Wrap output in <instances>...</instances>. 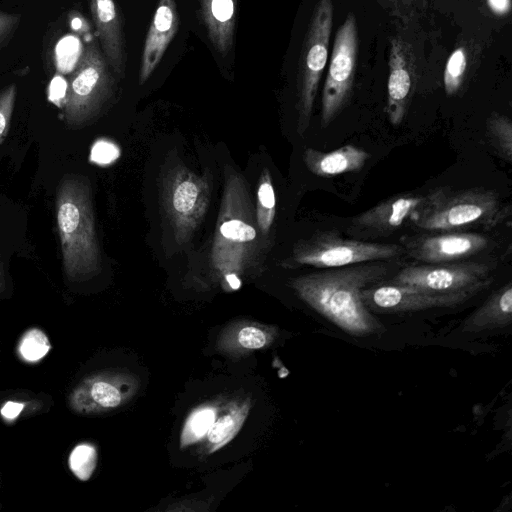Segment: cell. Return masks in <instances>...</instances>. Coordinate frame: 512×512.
I'll use <instances>...</instances> for the list:
<instances>
[{
  "label": "cell",
  "instance_id": "obj_1",
  "mask_svg": "<svg viewBox=\"0 0 512 512\" xmlns=\"http://www.w3.org/2000/svg\"><path fill=\"white\" fill-rule=\"evenodd\" d=\"M395 268L392 260L365 262L291 280L297 295L327 320L353 336L379 332L381 323L362 300V291L384 280Z\"/></svg>",
  "mask_w": 512,
  "mask_h": 512
},
{
  "label": "cell",
  "instance_id": "obj_2",
  "mask_svg": "<svg viewBox=\"0 0 512 512\" xmlns=\"http://www.w3.org/2000/svg\"><path fill=\"white\" fill-rule=\"evenodd\" d=\"M224 178L210 262L222 283L236 290L241 286L239 276L258 263L262 235L245 179L229 166Z\"/></svg>",
  "mask_w": 512,
  "mask_h": 512
},
{
  "label": "cell",
  "instance_id": "obj_3",
  "mask_svg": "<svg viewBox=\"0 0 512 512\" xmlns=\"http://www.w3.org/2000/svg\"><path fill=\"white\" fill-rule=\"evenodd\" d=\"M55 209L67 277L76 281L97 274L101 258L88 180L77 175L63 177L58 186Z\"/></svg>",
  "mask_w": 512,
  "mask_h": 512
},
{
  "label": "cell",
  "instance_id": "obj_4",
  "mask_svg": "<svg viewBox=\"0 0 512 512\" xmlns=\"http://www.w3.org/2000/svg\"><path fill=\"white\" fill-rule=\"evenodd\" d=\"M510 214V204L503 202L495 190L439 187L425 195L409 221L419 229L452 232L474 227L492 229Z\"/></svg>",
  "mask_w": 512,
  "mask_h": 512
},
{
  "label": "cell",
  "instance_id": "obj_5",
  "mask_svg": "<svg viewBox=\"0 0 512 512\" xmlns=\"http://www.w3.org/2000/svg\"><path fill=\"white\" fill-rule=\"evenodd\" d=\"M213 177L196 174L183 163L169 166L161 179V199L178 245L191 240L207 213Z\"/></svg>",
  "mask_w": 512,
  "mask_h": 512
},
{
  "label": "cell",
  "instance_id": "obj_6",
  "mask_svg": "<svg viewBox=\"0 0 512 512\" xmlns=\"http://www.w3.org/2000/svg\"><path fill=\"white\" fill-rule=\"evenodd\" d=\"M403 253V247L398 244L348 239L341 237L335 230H326L298 241L282 265L287 268H339L365 262L394 260Z\"/></svg>",
  "mask_w": 512,
  "mask_h": 512
},
{
  "label": "cell",
  "instance_id": "obj_7",
  "mask_svg": "<svg viewBox=\"0 0 512 512\" xmlns=\"http://www.w3.org/2000/svg\"><path fill=\"white\" fill-rule=\"evenodd\" d=\"M115 79L99 46L83 50L66 86L63 117L69 127H81L98 115L115 90Z\"/></svg>",
  "mask_w": 512,
  "mask_h": 512
},
{
  "label": "cell",
  "instance_id": "obj_8",
  "mask_svg": "<svg viewBox=\"0 0 512 512\" xmlns=\"http://www.w3.org/2000/svg\"><path fill=\"white\" fill-rule=\"evenodd\" d=\"M332 0H318L302 44L297 73V133L304 135L325 70L333 26Z\"/></svg>",
  "mask_w": 512,
  "mask_h": 512
},
{
  "label": "cell",
  "instance_id": "obj_9",
  "mask_svg": "<svg viewBox=\"0 0 512 512\" xmlns=\"http://www.w3.org/2000/svg\"><path fill=\"white\" fill-rule=\"evenodd\" d=\"M359 38L349 12L337 30L321 98V126H329L349 103L354 87Z\"/></svg>",
  "mask_w": 512,
  "mask_h": 512
},
{
  "label": "cell",
  "instance_id": "obj_10",
  "mask_svg": "<svg viewBox=\"0 0 512 512\" xmlns=\"http://www.w3.org/2000/svg\"><path fill=\"white\" fill-rule=\"evenodd\" d=\"M493 267L477 261L409 265L400 269L390 283L439 293H471L486 289L493 281Z\"/></svg>",
  "mask_w": 512,
  "mask_h": 512
},
{
  "label": "cell",
  "instance_id": "obj_11",
  "mask_svg": "<svg viewBox=\"0 0 512 512\" xmlns=\"http://www.w3.org/2000/svg\"><path fill=\"white\" fill-rule=\"evenodd\" d=\"M473 296L471 293H439L393 283L375 284L362 291V300L369 310L390 313L455 307Z\"/></svg>",
  "mask_w": 512,
  "mask_h": 512
},
{
  "label": "cell",
  "instance_id": "obj_12",
  "mask_svg": "<svg viewBox=\"0 0 512 512\" xmlns=\"http://www.w3.org/2000/svg\"><path fill=\"white\" fill-rule=\"evenodd\" d=\"M401 242L410 258L424 264L458 262L490 245V239L483 234L458 231L405 236Z\"/></svg>",
  "mask_w": 512,
  "mask_h": 512
},
{
  "label": "cell",
  "instance_id": "obj_13",
  "mask_svg": "<svg viewBox=\"0 0 512 512\" xmlns=\"http://www.w3.org/2000/svg\"><path fill=\"white\" fill-rule=\"evenodd\" d=\"M387 102L385 112L390 123H402L410 105L417 80V64L412 44L401 35L390 40Z\"/></svg>",
  "mask_w": 512,
  "mask_h": 512
},
{
  "label": "cell",
  "instance_id": "obj_14",
  "mask_svg": "<svg viewBox=\"0 0 512 512\" xmlns=\"http://www.w3.org/2000/svg\"><path fill=\"white\" fill-rule=\"evenodd\" d=\"M425 201V195L401 194L391 197L354 217L347 232L360 240L388 237L409 221Z\"/></svg>",
  "mask_w": 512,
  "mask_h": 512
},
{
  "label": "cell",
  "instance_id": "obj_15",
  "mask_svg": "<svg viewBox=\"0 0 512 512\" xmlns=\"http://www.w3.org/2000/svg\"><path fill=\"white\" fill-rule=\"evenodd\" d=\"M90 12L100 50L118 79L126 72L127 53L123 19L114 0H90Z\"/></svg>",
  "mask_w": 512,
  "mask_h": 512
},
{
  "label": "cell",
  "instance_id": "obj_16",
  "mask_svg": "<svg viewBox=\"0 0 512 512\" xmlns=\"http://www.w3.org/2000/svg\"><path fill=\"white\" fill-rule=\"evenodd\" d=\"M180 26L175 0H159L146 34L139 68V84L143 85L161 62Z\"/></svg>",
  "mask_w": 512,
  "mask_h": 512
},
{
  "label": "cell",
  "instance_id": "obj_17",
  "mask_svg": "<svg viewBox=\"0 0 512 512\" xmlns=\"http://www.w3.org/2000/svg\"><path fill=\"white\" fill-rule=\"evenodd\" d=\"M207 36L217 53L227 56L234 43L237 0H197Z\"/></svg>",
  "mask_w": 512,
  "mask_h": 512
},
{
  "label": "cell",
  "instance_id": "obj_18",
  "mask_svg": "<svg viewBox=\"0 0 512 512\" xmlns=\"http://www.w3.org/2000/svg\"><path fill=\"white\" fill-rule=\"evenodd\" d=\"M370 154L352 144L330 152L307 148L303 161L307 169L319 177H333L344 173L358 172L366 164Z\"/></svg>",
  "mask_w": 512,
  "mask_h": 512
},
{
  "label": "cell",
  "instance_id": "obj_19",
  "mask_svg": "<svg viewBox=\"0 0 512 512\" xmlns=\"http://www.w3.org/2000/svg\"><path fill=\"white\" fill-rule=\"evenodd\" d=\"M512 322V284L509 281L494 291L486 301L472 313L465 328L469 331L504 328Z\"/></svg>",
  "mask_w": 512,
  "mask_h": 512
},
{
  "label": "cell",
  "instance_id": "obj_20",
  "mask_svg": "<svg viewBox=\"0 0 512 512\" xmlns=\"http://www.w3.org/2000/svg\"><path fill=\"white\" fill-rule=\"evenodd\" d=\"M276 215V197L269 169L261 172L256 195L255 217L261 235H270Z\"/></svg>",
  "mask_w": 512,
  "mask_h": 512
},
{
  "label": "cell",
  "instance_id": "obj_21",
  "mask_svg": "<svg viewBox=\"0 0 512 512\" xmlns=\"http://www.w3.org/2000/svg\"><path fill=\"white\" fill-rule=\"evenodd\" d=\"M472 52L467 44H459L447 59L443 82L447 96L456 95L466 81Z\"/></svg>",
  "mask_w": 512,
  "mask_h": 512
},
{
  "label": "cell",
  "instance_id": "obj_22",
  "mask_svg": "<svg viewBox=\"0 0 512 512\" xmlns=\"http://www.w3.org/2000/svg\"><path fill=\"white\" fill-rule=\"evenodd\" d=\"M486 135L497 155L508 164L512 163V122L502 113L493 112L486 120Z\"/></svg>",
  "mask_w": 512,
  "mask_h": 512
},
{
  "label": "cell",
  "instance_id": "obj_23",
  "mask_svg": "<svg viewBox=\"0 0 512 512\" xmlns=\"http://www.w3.org/2000/svg\"><path fill=\"white\" fill-rule=\"evenodd\" d=\"M97 461V453L93 446L80 444L69 456V467L80 480H88L92 475Z\"/></svg>",
  "mask_w": 512,
  "mask_h": 512
},
{
  "label": "cell",
  "instance_id": "obj_24",
  "mask_svg": "<svg viewBox=\"0 0 512 512\" xmlns=\"http://www.w3.org/2000/svg\"><path fill=\"white\" fill-rule=\"evenodd\" d=\"M50 350V342L47 336L39 329L27 331L19 345L21 356L30 362H35L43 358Z\"/></svg>",
  "mask_w": 512,
  "mask_h": 512
},
{
  "label": "cell",
  "instance_id": "obj_25",
  "mask_svg": "<svg viewBox=\"0 0 512 512\" xmlns=\"http://www.w3.org/2000/svg\"><path fill=\"white\" fill-rule=\"evenodd\" d=\"M87 392L91 401L100 408H116L122 402L119 389L105 380L93 381L89 384Z\"/></svg>",
  "mask_w": 512,
  "mask_h": 512
},
{
  "label": "cell",
  "instance_id": "obj_26",
  "mask_svg": "<svg viewBox=\"0 0 512 512\" xmlns=\"http://www.w3.org/2000/svg\"><path fill=\"white\" fill-rule=\"evenodd\" d=\"M383 5L394 16L403 21H412L422 16L427 8V0H382Z\"/></svg>",
  "mask_w": 512,
  "mask_h": 512
},
{
  "label": "cell",
  "instance_id": "obj_27",
  "mask_svg": "<svg viewBox=\"0 0 512 512\" xmlns=\"http://www.w3.org/2000/svg\"><path fill=\"white\" fill-rule=\"evenodd\" d=\"M16 97L17 86L15 83L0 90V145L8 134Z\"/></svg>",
  "mask_w": 512,
  "mask_h": 512
},
{
  "label": "cell",
  "instance_id": "obj_28",
  "mask_svg": "<svg viewBox=\"0 0 512 512\" xmlns=\"http://www.w3.org/2000/svg\"><path fill=\"white\" fill-rule=\"evenodd\" d=\"M239 426L240 422H238L236 413L225 415L218 421H214L207 432L208 439L213 444L223 445L234 436Z\"/></svg>",
  "mask_w": 512,
  "mask_h": 512
},
{
  "label": "cell",
  "instance_id": "obj_29",
  "mask_svg": "<svg viewBox=\"0 0 512 512\" xmlns=\"http://www.w3.org/2000/svg\"><path fill=\"white\" fill-rule=\"evenodd\" d=\"M120 156L118 145L109 139H98L91 147V162L106 166L114 163Z\"/></svg>",
  "mask_w": 512,
  "mask_h": 512
},
{
  "label": "cell",
  "instance_id": "obj_30",
  "mask_svg": "<svg viewBox=\"0 0 512 512\" xmlns=\"http://www.w3.org/2000/svg\"><path fill=\"white\" fill-rule=\"evenodd\" d=\"M214 421L215 413L211 408H205L195 412L189 419V434L194 438H201L209 431Z\"/></svg>",
  "mask_w": 512,
  "mask_h": 512
},
{
  "label": "cell",
  "instance_id": "obj_31",
  "mask_svg": "<svg viewBox=\"0 0 512 512\" xmlns=\"http://www.w3.org/2000/svg\"><path fill=\"white\" fill-rule=\"evenodd\" d=\"M21 14L8 13L0 10V51L4 49L16 34L20 22Z\"/></svg>",
  "mask_w": 512,
  "mask_h": 512
},
{
  "label": "cell",
  "instance_id": "obj_32",
  "mask_svg": "<svg viewBox=\"0 0 512 512\" xmlns=\"http://www.w3.org/2000/svg\"><path fill=\"white\" fill-rule=\"evenodd\" d=\"M239 344L246 349H260L267 345V334L254 326L242 328L238 333Z\"/></svg>",
  "mask_w": 512,
  "mask_h": 512
},
{
  "label": "cell",
  "instance_id": "obj_33",
  "mask_svg": "<svg viewBox=\"0 0 512 512\" xmlns=\"http://www.w3.org/2000/svg\"><path fill=\"white\" fill-rule=\"evenodd\" d=\"M489 9L498 16H505L511 10V0H486Z\"/></svg>",
  "mask_w": 512,
  "mask_h": 512
},
{
  "label": "cell",
  "instance_id": "obj_34",
  "mask_svg": "<svg viewBox=\"0 0 512 512\" xmlns=\"http://www.w3.org/2000/svg\"><path fill=\"white\" fill-rule=\"evenodd\" d=\"M23 408L24 405L22 403L8 401L2 407L1 414L6 419H14L20 414Z\"/></svg>",
  "mask_w": 512,
  "mask_h": 512
},
{
  "label": "cell",
  "instance_id": "obj_35",
  "mask_svg": "<svg viewBox=\"0 0 512 512\" xmlns=\"http://www.w3.org/2000/svg\"><path fill=\"white\" fill-rule=\"evenodd\" d=\"M3 284H4V273H3L2 262L0 259V289L2 288Z\"/></svg>",
  "mask_w": 512,
  "mask_h": 512
}]
</instances>
